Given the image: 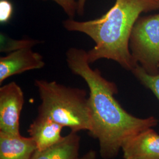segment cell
Returning a JSON list of instances; mask_svg holds the SVG:
<instances>
[{
    "mask_svg": "<svg viewBox=\"0 0 159 159\" xmlns=\"http://www.w3.org/2000/svg\"><path fill=\"white\" fill-rule=\"evenodd\" d=\"M68 68L88 85L91 110L90 134L97 139L103 159H113L124 144L138 133L158 125L153 116L139 118L129 113L115 98L118 92L114 83L106 79L98 69H93L87 51L72 47L66 52Z\"/></svg>",
    "mask_w": 159,
    "mask_h": 159,
    "instance_id": "1",
    "label": "cell"
},
{
    "mask_svg": "<svg viewBox=\"0 0 159 159\" xmlns=\"http://www.w3.org/2000/svg\"><path fill=\"white\" fill-rule=\"evenodd\" d=\"M158 9L159 0H116L102 17L84 21L68 18L63 21V27L68 31L85 34L94 41L95 46L87 51L90 64L105 58L132 71L137 64L129 49L131 31L142 12Z\"/></svg>",
    "mask_w": 159,
    "mask_h": 159,
    "instance_id": "2",
    "label": "cell"
},
{
    "mask_svg": "<svg viewBox=\"0 0 159 159\" xmlns=\"http://www.w3.org/2000/svg\"><path fill=\"white\" fill-rule=\"evenodd\" d=\"M35 85L41 101L38 116L68 127L71 131L90 132L91 110L85 90L44 80H35Z\"/></svg>",
    "mask_w": 159,
    "mask_h": 159,
    "instance_id": "3",
    "label": "cell"
},
{
    "mask_svg": "<svg viewBox=\"0 0 159 159\" xmlns=\"http://www.w3.org/2000/svg\"><path fill=\"white\" fill-rule=\"evenodd\" d=\"M129 49L136 63L148 73H159V13L138 18L131 33Z\"/></svg>",
    "mask_w": 159,
    "mask_h": 159,
    "instance_id": "4",
    "label": "cell"
},
{
    "mask_svg": "<svg viewBox=\"0 0 159 159\" xmlns=\"http://www.w3.org/2000/svg\"><path fill=\"white\" fill-rule=\"evenodd\" d=\"M24 102L21 88L12 81L0 88V132L18 136L20 117Z\"/></svg>",
    "mask_w": 159,
    "mask_h": 159,
    "instance_id": "5",
    "label": "cell"
},
{
    "mask_svg": "<svg viewBox=\"0 0 159 159\" xmlns=\"http://www.w3.org/2000/svg\"><path fill=\"white\" fill-rule=\"evenodd\" d=\"M43 56L31 48H24L0 58V84L11 76L44 67Z\"/></svg>",
    "mask_w": 159,
    "mask_h": 159,
    "instance_id": "6",
    "label": "cell"
},
{
    "mask_svg": "<svg viewBox=\"0 0 159 159\" xmlns=\"http://www.w3.org/2000/svg\"><path fill=\"white\" fill-rule=\"evenodd\" d=\"M121 150L124 159H159V134L147 129L126 142Z\"/></svg>",
    "mask_w": 159,
    "mask_h": 159,
    "instance_id": "7",
    "label": "cell"
},
{
    "mask_svg": "<svg viewBox=\"0 0 159 159\" xmlns=\"http://www.w3.org/2000/svg\"><path fill=\"white\" fill-rule=\"evenodd\" d=\"M63 128L51 120L37 116L30 125L28 133L34 140L37 150L42 151L63 140Z\"/></svg>",
    "mask_w": 159,
    "mask_h": 159,
    "instance_id": "8",
    "label": "cell"
},
{
    "mask_svg": "<svg viewBox=\"0 0 159 159\" xmlns=\"http://www.w3.org/2000/svg\"><path fill=\"white\" fill-rule=\"evenodd\" d=\"M36 150V144L31 137L0 132V159H31Z\"/></svg>",
    "mask_w": 159,
    "mask_h": 159,
    "instance_id": "9",
    "label": "cell"
},
{
    "mask_svg": "<svg viewBox=\"0 0 159 159\" xmlns=\"http://www.w3.org/2000/svg\"><path fill=\"white\" fill-rule=\"evenodd\" d=\"M80 137L71 131L60 142L42 151L36 150L31 159H76L79 157Z\"/></svg>",
    "mask_w": 159,
    "mask_h": 159,
    "instance_id": "10",
    "label": "cell"
},
{
    "mask_svg": "<svg viewBox=\"0 0 159 159\" xmlns=\"http://www.w3.org/2000/svg\"><path fill=\"white\" fill-rule=\"evenodd\" d=\"M41 43L37 40H14L10 39L4 33L0 34V51L1 52H11L24 48H32Z\"/></svg>",
    "mask_w": 159,
    "mask_h": 159,
    "instance_id": "11",
    "label": "cell"
},
{
    "mask_svg": "<svg viewBox=\"0 0 159 159\" xmlns=\"http://www.w3.org/2000/svg\"><path fill=\"white\" fill-rule=\"evenodd\" d=\"M131 71L143 85L153 92L159 101V73L149 74L139 64Z\"/></svg>",
    "mask_w": 159,
    "mask_h": 159,
    "instance_id": "12",
    "label": "cell"
},
{
    "mask_svg": "<svg viewBox=\"0 0 159 159\" xmlns=\"http://www.w3.org/2000/svg\"><path fill=\"white\" fill-rule=\"evenodd\" d=\"M47 1V0H43ZM60 7H61L64 12L68 16L69 18L74 19L77 12V4L75 0H51Z\"/></svg>",
    "mask_w": 159,
    "mask_h": 159,
    "instance_id": "13",
    "label": "cell"
},
{
    "mask_svg": "<svg viewBox=\"0 0 159 159\" xmlns=\"http://www.w3.org/2000/svg\"><path fill=\"white\" fill-rule=\"evenodd\" d=\"M13 12V7L8 0L0 1V23H8L11 18Z\"/></svg>",
    "mask_w": 159,
    "mask_h": 159,
    "instance_id": "14",
    "label": "cell"
},
{
    "mask_svg": "<svg viewBox=\"0 0 159 159\" xmlns=\"http://www.w3.org/2000/svg\"><path fill=\"white\" fill-rule=\"evenodd\" d=\"M87 0H77V13L80 16H83L84 12V7Z\"/></svg>",
    "mask_w": 159,
    "mask_h": 159,
    "instance_id": "15",
    "label": "cell"
},
{
    "mask_svg": "<svg viewBox=\"0 0 159 159\" xmlns=\"http://www.w3.org/2000/svg\"><path fill=\"white\" fill-rule=\"evenodd\" d=\"M96 153L95 151L91 150L83 155L82 157H78L76 159H96Z\"/></svg>",
    "mask_w": 159,
    "mask_h": 159,
    "instance_id": "16",
    "label": "cell"
},
{
    "mask_svg": "<svg viewBox=\"0 0 159 159\" xmlns=\"http://www.w3.org/2000/svg\"></svg>",
    "mask_w": 159,
    "mask_h": 159,
    "instance_id": "17",
    "label": "cell"
}]
</instances>
